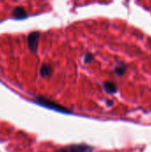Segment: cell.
Masks as SVG:
<instances>
[{
  "instance_id": "1",
  "label": "cell",
  "mask_w": 151,
  "mask_h": 152,
  "mask_svg": "<svg viewBox=\"0 0 151 152\" xmlns=\"http://www.w3.org/2000/svg\"><path fill=\"white\" fill-rule=\"evenodd\" d=\"M39 38V33L38 32H32L28 37V45L29 49L32 52H36L37 49V42Z\"/></svg>"
},
{
  "instance_id": "6",
  "label": "cell",
  "mask_w": 151,
  "mask_h": 152,
  "mask_svg": "<svg viewBox=\"0 0 151 152\" xmlns=\"http://www.w3.org/2000/svg\"><path fill=\"white\" fill-rule=\"evenodd\" d=\"M51 72H52V68H51L49 65L44 64V65L41 67V69H40V75H41L42 77H44L50 76Z\"/></svg>"
},
{
  "instance_id": "5",
  "label": "cell",
  "mask_w": 151,
  "mask_h": 152,
  "mask_svg": "<svg viewBox=\"0 0 151 152\" xmlns=\"http://www.w3.org/2000/svg\"><path fill=\"white\" fill-rule=\"evenodd\" d=\"M13 15L17 19H22L26 17V12L22 7H17L13 11Z\"/></svg>"
},
{
  "instance_id": "7",
  "label": "cell",
  "mask_w": 151,
  "mask_h": 152,
  "mask_svg": "<svg viewBox=\"0 0 151 152\" xmlns=\"http://www.w3.org/2000/svg\"><path fill=\"white\" fill-rule=\"evenodd\" d=\"M93 55H92L91 53H87V54L85 55V63H89V62H91V61H93Z\"/></svg>"
},
{
  "instance_id": "2",
  "label": "cell",
  "mask_w": 151,
  "mask_h": 152,
  "mask_svg": "<svg viewBox=\"0 0 151 152\" xmlns=\"http://www.w3.org/2000/svg\"><path fill=\"white\" fill-rule=\"evenodd\" d=\"M93 149L87 145H74L67 149L61 150L58 152H91Z\"/></svg>"
},
{
  "instance_id": "3",
  "label": "cell",
  "mask_w": 151,
  "mask_h": 152,
  "mask_svg": "<svg viewBox=\"0 0 151 152\" xmlns=\"http://www.w3.org/2000/svg\"><path fill=\"white\" fill-rule=\"evenodd\" d=\"M36 101H37V102L39 104H41V105H43V106H44L46 108H50V109H53V110H58V111H61V112H69V111H67V110L63 109L62 107H61L59 105H56L53 102L46 101V100H44L43 98H38Z\"/></svg>"
},
{
  "instance_id": "4",
  "label": "cell",
  "mask_w": 151,
  "mask_h": 152,
  "mask_svg": "<svg viewBox=\"0 0 151 152\" xmlns=\"http://www.w3.org/2000/svg\"><path fill=\"white\" fill-rule=\"evenodd\" d=\"M104 88L109 94H115L117 92V86L112 82H105L104 83Z\"/></svg>"
}]
</instances>
